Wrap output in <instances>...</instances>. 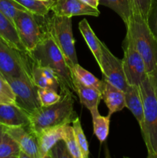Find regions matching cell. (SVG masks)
I'll return each mask as SVG.
<instances>
[{"label": "cell", "instance_id": "obj_20", "mask_svg": "<svg viewBox=\"0 0 157 158\" xmlns=\"http://www.w3.org/2000/svg\"><path fill=\"white\" fill-rule=\"evenodd\" d=\"M99 5L116 12L126 26L129 24L134 12V0H99Z\"/></svg>", "mask_w": 157, "mask_h": 158}, {"label": "cell", "instance_id": "obj_5", "mask_svg": "<svg viewBox=\"0 0 157 158\" xmlns=\"http://www.w3.org/2000/svg\"><path fill=\"white\" fill-rule=\"evenodd\" d=\"M72 25V17L59 16L55 14L46 21L47 32L63 54L70 69L78 63Z\"/></svg>", "mask_w": 157, "mask_h": 158}, {"label": "cell", "instance_id": "obj_18", "mask_svg": "<svg viewBox=\"0 0 157 158\" xmlns=\"http://www.w3.org/2000/svg\"><path fill=\"white\" fill-rule=\"evenodd\" d=\"M0 37L11 46L22 52H27L26 47L20 40L13 23L0 11Z\"/></svg>", "mask_w": 157, "mask_h": 158}, {"label": "cell", "instance_id": "obj_2", "mask_svg": "<svg viewBox=\"0 0 157 158\" xmlns=\"http://www.w3.org/2000/svg\"><path fill=\"white\" fill-rule=\"evenodd\" d=\"M76 117L72 92H67L54 104L41 106L29 114V127L37 136L48 128L69 124Z\"/></svg>", "mask_w": 157, "mask_h": 158}, {"label": "cell", "instance_id": "obj_36", "mask_svg": "<svg viewBox=\"0 0 157 158\" xmlns=\"http://www.w3.org/2000/svg\"><path fill=\"white\" fill-rule=\"evenodd\" d=\"M40 1L43 2L48 6V7L50 8V10H51V7H52V5L55 3V2L56 1V0H40Z\"/></svg>", "mask_w": 157, "mask_h": 158}, {"label": "cell", "instance_id": "obj_25", "mask_svg": "<svg viewBox=\"0 0 157 158\" xmlns=\"http://www.w3.org/2000/svg\"><path fill=\"white\" fill-rule=\"evenodd\" d=\"M72 123L77 143H78V148H79L80 151H81L82 158H88L89 155V144H88L86 137L85 136L84 132H83V128H82L81 122H80L79 118L76 117L72 121Z\"/></svg>", "mask_w": 157, "mask_h": 158}, {"label": "cell", "instance_id": "obj_13", "mask_svg": "<svg viewBox=\"0 0 157 158\" xmlns=\"http://www.w3.org/2000/svg\"><path fill=\"white\" fill-rule=\"evenodd\" d=\"M29 114L16 103L0 104V124L6 127L29 125Z\"/></svg>", "mask_w": 157, "mask_h": 158}, {"label": "cell", "instance_id": "obj_31", "mask_svg": "<svg viewBox=\"0 0 157 158\" xmlns=\"http://www.w3.org/2000/svg\"><path fill=\"white\" fill-rule=\"evenodd\" d=\"M148 23H149V26H150L154 35L157 39V0H154L152 10H151L149 19H148Z\"/></svg>", "mask_w": 157, "mask_h": 158}, {"label": "cell", "instance_id": "obj_24", "mask_svg": "<svg viewBox=\"0 0 157 158\" xmlns=\"http://www.w3.org/2000/svg\"><path fill=\"white\" fill-rule=\"evenodd\" d=\"M93 123V131L95 137L98 138L100 143L106 141L109 135V123H110V116L106 117L99 115L92 117Z\"/></svg>", "mask_w": 157, "mask_h": 158}, {"label": "cell", "instance_id": "obj_26", "mask_svg": "<svg viewBox=\"0 0 157 158\" xmlns=\"http://www.w3.org/2000/svg\"><path fill=\"white\" fill-rule=\"evenodd\" d=\"M22 6L26 10L39 16L46 17L50 11V8L48 7L43 2L40 0H15Z\"/></svg>", "mask_w": 157, "mask_h": 158}, {"label": "cell", "instance_id": "obj_17", "mask_svg": "<svg viewBox=\"0 0 157 158\" xmlns=\"http://www.w3.org/2000/svg\"><path fill=\"white\" fill-rule=\"evenodd\" d=\"M63 126L64 125H60L48 128L36 136L41 158H46L49 151L56 144V143L62 140Z\"/></svg>", "mask_w": 157, "mask_h": 158}, {"label": "cell", "instance_id": "obj_15", "mask_svg": "<svg viewBox=\"0 0 157 158\" xmlns=\"http://www.w3.org/2000/svg\"><path fill=\"white\" fill-rule=\"evenodd\" d=\"M102 97L109 109L108 115L110 117L112 114L123 110L126 107L124 91L106 80H104Z\"/></svg>", "mask_w": 157, "mask_h": 158}, {"label": "cell", "instance_id": "obj_14", "mask_svg": "<svg viewBox=\"0 0 157 158\" xmlns=\"http://www.w3.org/2000/svg\"><path fill=\"white\" fill-rule=\"evenodd\" d=\"M72 77L75 86V92L78 95L81 104L89 110L92 117L99 115L98 106L100 100L103 99L102 93L95 88L86 86L73 76Z\"/></svg>", "mask_w": 157, "mask_h": 158}, {"label": "cell", "instance_id": "obj_23", "mask_svg": "<svg viewBox=\"0 0 157 158\" xmlns=\"http://www.w3.org/2000/svg\"><path fill=\"white\" fill-rule=\"evenodd\" d=\"M62 140L66 143L72 158H82L81 151L77 143L72 126L69 124H65L63 126Z\"/></svg>", "mask_w": 157, "mask_h": 158}, {"label": "cell", "instance_id": "obj_4", "mask_svg": "<svg viewBox=\"0 0 157 158\" xmlns=\"http://www.w3.org/2000/svg\"><path fill=\"white\" fill-rule=\"evenodd\" d=\"M126 27L132 35L135 47L145 62L146 73L149 74L157 66V39L147 20L137 12L132 14Z\"/></svg>", "mask_w": 157, "mask_h": 158}, {"label": "cell", "instance_id": "obj_30", "mask_svg": "<svg viewBox=\"0 0 157 158\" xmlns=\"http://www.w3.org/2000/svg\"><path fill=\"white\" fill-rule=\"evenodd\" d=\"M47 157L72 158L71 154H69L66 143L62 140H59L58 143H56V144L49 151L46 158Z\"/></svg>", "mask_w": 157, "mask_h": 158}, {"label": "cell", "instance_id": "obj_29", "mask_svg": "<svg viewBox=\"0 0 157 158\" xmlns=\"http://www.w3.org/2000/svg\"><path fill=\"white\" fill-rule=\"evenodd\" d=\"M154 0H134V12L139 13L146 20L149 19Z\"/></svg>", "mask_w": 157, "mask_h": 158}, {"label": "cell", "instance_id": "obj_1", "mask_svg": "<svg viewBox=\"0 0 157 158\" xmlns=\"http://www.w3.org/2000/svg\"><path fill=\"white\" fill-rule=\"evenodd\" d=\"M31 62L42 67L50 68L55 73L60 86V94L67 92H75L72 73L64 56L55 44L49 32L28 52Z\"/></svg>", "mask_w": 157, "mask_h": 158}, {"label": "cell", "instance_id": "obj_37", "mask_svg": "<svg viewBox=\"0 0 157 158\" xmlns=\"http://www.w3.org/2000/svg\"><path fill=\"white\" fill-rule=\"evenodd\" d=\"M6 127L3 126V125H2V124H0V142H1L3 135H4V134L6 133Z\"/></svg>", "mask_w": 157, "mask_h": 158}, {"label": "cell", "instance_id": "obj_21", "mask_svg": "<svg viewBox=\"0 0 157 158\" xmlns=\"http://www.w3.org/2000/svg\"><path fill=\"white\" fill-rule=\"evenodd\" d=\"M70 69L72 76L76 78L78 81H80L86 86L95 88L102 93L103 85H104V80H100L97 79L93 74L82 67L78 63L75 65Z\"/></svg>", "mask_w": 157, "mask_h": 158}, {"label": "cell", "instance_id": "obj_10", "mask_svg": "<svg viewBox=\"0 0 157 158\" xmlns=\"http://www.w3.org/2000/svg\"><path fill=\"white\" fill-rule=\"evenodd\" d=\"M101 50V64L99 68L103 73V80L125 92L129 84L126 81L122 60L115 56L102 41Z\"/></svg>", "mask_w": 157, "mask_h": 158}, {"label": "cell", "instance_id": "obj_35", "mask_svg": "<svg viewBox=\"0 0 157 158\" xmlns=\"http://www.w3.org/2000/svg\"><path fill=\"white\" fill-rule=\"evenodd\" d=\"M81 1L95 9H98L99 5V0H81Z\"/></svg>", "mask_w": 157, "mask_h": 158}, {"label": "cell", "instance_id": "obj_32", "mask_svg": "<svg viewBox=\"0 0 157 158\" xmlns=\"http://www.w3.org/2000/svg\"><path fill=\"white\" fill-rule=\"evenodd\" d=\"M0 94L7 96L9 98L13 100L15 103V94H14L12 87L7 82V80L3 78L1 75H0Z\"/></svg>", "mask_w": 157, "mask_h": 158}, {"label": "cell", "instance_id": "obj_34", "mask_svg": "<svg viewBox=\"0 0 157 158\" xmlns=\"http://www.w3.org/2000/svg\"><path fill=\"white\" fill-rule=\"evenodd\" d=\"M4 103H15L13 100L9 98V97L0 94V104H4Z\"/></svg>", "mask_w": 157, "mask_h": 158}, {"label": "cell", "instance_id": "obj_8", "mask_svg": "<svg viewBox=\"0 0 157 158\" xmlns=\"http://www.w3.org/2000/svg\"><path fill=\"white\" fill-rule=\"evenodd\" d=\"M38 15L28 10H18L14 19V26L28 52L33 49L46 34V27L42 29L37 19Z\"/></svg>", "mask_w": 157, "mask_h": 158}, {"label": "cell", "instance_id": "obj_27", "mask_svg": "<svg viewBox=\"0 0 157 158\" xmlns=\"http://www.w3.org/2000/svg\"><path fill=\"white\" fill-rule=\"evenodd\" d=\"M18 10H26L15 0H0V11L14 24L15 14Z\"/></svg>", "mask_w": 157, "mask_h": 158}, {"label": "cell", "instance_id": "obj_3", "mask_svg": "<svg viewBox=\"0 0 157 158\" xmlns=\"http://www.w3.org/2000/svg\"><path fill=\"white\" fill-rule=\"evenodd\" d=\"M143 101V120L140 125L148 157L157 158V98L149 75L140 83Z\"/></svg>", "mask_w": 157, "mask_h": 158}, {"label": "cell", "instance_id": "obj_7", "mask_svg": "<svg viewBox=\"0 0 157 158\" xmlns=\"http://www.w3.org/2000/svg\"><path fill=\"white\" fill-rule=\"evenodd\" d=\"M124 56L122 60L123 70L129 85L139 86L140 83L147 76L146 64L141 54L135 47L133 39L129 30L123 43Z\"/></svg>", "mask_w": 157, "mask_h": 158}, {"label": "cell", "instance_id": "obj_22", "mask_svg": "<svg viewBox=\"0 0 157 158\" xmlns=\"http://www.w3.org/2000/svg\"><path fill=\"white\" fill-rule=\"evenodd\" d=\"M20 152L18 143L6 131L0 142V158H18Z\"/></svg>", "mask_w": 157, "mask_h": 158}, {"label": "cell", "instance_id": "obj_16", "mask_svg": "<svg viewBox=\"0 0 157 158\" xmlns=\"http://www.w3.org/2000/svg\"><path fill=\"white\" fill-rule=\"evenodd\" d=\"M125 103L140 126L143 120V101L139 86L128 85L125 91Z\"/></svg>", "mask_w": 157, "mask_h": 158}, {"label": "cell", "instance_id": "obj_12", "mask_svg": "<svg viewBox=\"0 0 157 158\" xmlns=\"http://www.w3.org/2000/svg\"><path fill=\"white\" fill-rule=\"evenodd\" d=\"M51 11L59 16L72 17L78 15H91L98 17L100 12L98 9L86 4L81 0H56Z\"/></svg>", "mask_w": 157, "mask_h": 158}, {"label": "cell", "instance_id": "obj_6", "mask_svg": "<svg viewBox=\"0 0 157 158\" xmlns=\"http://www.w3.org/2000/svg\"><path fill=\"white\" fill-rule=\"evenodd\" d=\"M0 75L6 80L15 77L32 79V62L27 52L15 49L1 37Z\"/></svg>", "mask_w": 157, "mask_h": 158}, {"label": "cell", "instance_id": "obj_33", "mask_svg": "<svg viewBox=\"0 0 157 158\" xmlns=\"http://www.w3.org/2000/svg\"><path fill=\"white\" fill-rule=\"evenodd\" d=\"M148 75H149V79H150L152 87H153L154 89V92H155V97H156L157 98V66H155V69H154L152 72L149 73Z\"/></svg>", "mask_w": 157, "mask_h": 158}, {"label": "cell", "instance_id": "obj_11", "mask_svg": "<svg viewBox=\"0 0 157 158\" xmlns=\"http://www.w3.org/2000/svg\"><path fill=\"white\" fill-rule=\"evenodd\" d=\"M6 133L18 143L21 151L27 154L29 158H41L38 139L29 126L6 127Z\"/></svg>", "mask_w": 157, "mask_h": 158}, {"label": "cell", "instance_id": "obj_19", "mask_svg": "<svg viewBox=\"0 0 157 158\" xmlns=\"http://www.w3.org/2000/svg\"><path fill=\"white\" fill-rule=\"evenodd\" d=\"M78 29L85 41L87 43L89 49L93 54L99 66H100L102 56L101 41L99 40L95 32H93L86 19H83L80 21V23H78Z\"/></svg>", "mask_w": 157, "mask_h": 158}, {"label": "cell", "instance_id": "obj_9", "mask_svg": "<svg viewBox=\"0 0 157 158\" xmlns=\"http://www.w3.org/2000/svg\"><path fill=\"white\" fill-rule=\"evenodd\" d=\"M15 97V103L29 114L42 106L38 95V86L32 79L15 77L7 80Z\"/></svg>", "mask_w": 157, "mask_h": 158}, {"label": "cell", "instance_id": "obj_28", "mask_svg": "<svg viewBox=\"0 0 157 158\" xmlns=\"http://www.w3.org/2000/svg\"><path fill=\"white\" fill-rule=\"evenodd\" d=\"M38 95L42 106L54 104L62 97L61 94H58V91L50 88H38Z\"/></svg>", "mask_w": 157, "mask_h": 158}]
</instances>
